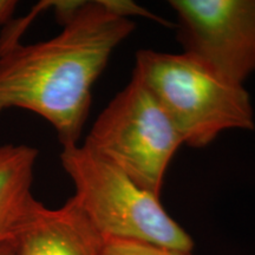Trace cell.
Returning <instances> with one entry per match:
<instances>
[{
  "instance_id": "9c48e42d",
  "label": "cell",
  "mask_w": 255,
  "mask_h": 255,
  "mask_svg": "<svg viewBox=\"0 0 255 255\" xmlns=\"http://www.w3.org/2000/svg\"><path fill=\"white\" fill-rule=\"evenodd\" d=\"M17 5L15 0H0V25L6 24L12 18Z\"/></svg>"
},
{
  "instance_id": "30bf717a",
  "label": "cell",
  "mask_w": 255,
  "mask_h": 255,
  "mask_svg": "<svg viewBox=\"0 0 255 255\" xmlns=\"http://www.w3.org/2000/svg\"><path fill=\"white\" fill-rule=\"evenodd\" d=\"M0 255H15L14 238L0 241Z\"/></svg>"
},
{
  "instance_id": "8992f818",
  "label": "cell",
  "mask_w": 255,
  "mask_h": 255,
  "mask_svg": "<svg viewBox=\"0 0 255 255\" xmlns=\"http://www.w3.org/2000/svg\"><path fill=\"white\" fill-rule=\"evenodd\" d=\"M103 241L73 196L59 208L37 200L14 235L15 255H101Z\"/></svg>"
},
{
  "instance_id": "5b68a950",
  "label": "cell",
  "mask_w": 255,
  "mask_h": 255,
  "mask_svg": "<svg viewBox=\"0 0 255 255\" xmlns=\"http://www.w3.org/2000/svg\"><path fill=\"white\" fill-rule=\"evenodd\" d=\"M183 52L233 83L255 71V0H171Z\"/></svg>"
},
{
  "instance_id": "6da1fadb",
  "label": "cell",
  "mask_w": 255,
  "mask_h": 255,
  "mask_svg": "<svg viewBox=\"0 0 255 255\" xmlns=\"http://www.w3.org/2000/svg\"><path fill=\"white\" fill-rule=\"evenodd\" d=\"M56 37L33 44H0V114L34 113L52 126L62 148L78 144L92 88L116 47L135 30L109 0H81Z\"/></svg>"
},
{
  "instance_id": "277c9868",
  "label": "cell",
  "mask_w": 255,
  "mask_h": 255,
  "mask_svg": "<svg viewBox=\"0 0 255 255\" xmlns=\"http://www.w3.org/2000/svg\"><path fill=\"white\" fill-rule=\"evenodd\" d=\"M84 144L161 196L169 164L183 142L154 95L132 77L100 114Z\"/></svg>"
},
{
  "instance_id": "3957f363",
  "label": "cell",
  "mask_w": 255,
  "mask_h": 255,
  "mask_svg": "<svg viewBox=\"0 0 255 255\" xmlns=\"http://www.w3.org/2000/svg\"><path fill=\"white\" fill-rule=\"evenodd\" d=\"M60 162L75 187L72 196L102 238L193 251V239L169 215L159 196L104 156L83 143L62 148Z\"/></svg>"
},
{
  "instance_id": "7a4b0ae2",
  "label": "cell",
  "mask_w": 255,
  "mask_h": 255,
  "mask_svg": "<svg viewBox=\"0 0 255 255\" xmlns=\"http://www.w3.org/2000/svg\"><path fill=\"white\" fill-rule=\"evenodd\" d=\"M132 77L154 95L191 148H205L226 130H253L244 85L223 78L187 53L139 50Z\"/></svg>"
},
{
  "instance_id": "ba28073f",
  "label": "cell",
  "mask_w": 255,
  "mask_h": 255,
  "mask_svg": "<svg viewBox=\"0 0 255 255\" xmlns=\"http://www.w3.org/2000/svg\"><path fill=\"white\" fill-rule=\"evenodd\" d=\"M101 255H193L191 252H183L131 240L104 239Z\"/></svg>"
},
{
  "instance_id": "52a82bcc",
  "label": "cell",
  "mask_w": 255,
  "mask_h": 255,
  "mask_svg": "<svg viewBox=\"0 0 255 255\" xmlns=\"http://www.w3.org/2000/svg\"><path fill=\"white\" fill-rule=\"evenodd\" d=\"M38 155L27 144L0 146V241L14 238L37 201L32 183Z\"/></svg>"
}]
</instances>
